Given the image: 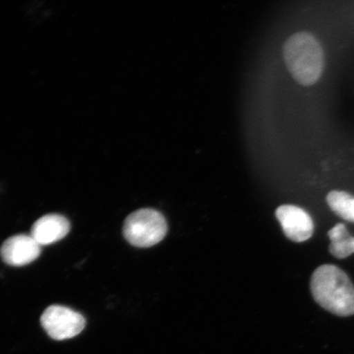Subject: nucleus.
Listing matches in <instances>:
<instances>
[{
    "mask_svg": "<svg viewBox=\"0 0 354 354\" xmlns=\"http://www.w3.org/2000/svg\"><path fill=\"white\" fill-rule=\"evenodd\" d=\"M41 322L44 330L55 340L72 339L86 326L81 313L61 305H52L44 310Z\"/></svg>",
    "mask_w": 354,
    "mask_h": 354,
    "instance_id": "nucleus-4",
    "label": "nucleus"
},
{
    "mask_svg": "<svg viewBox=\"0 0 354 354\" xmlns=\"http://www.w3.org/2000/svg\"><path fill=\"white\" fill-rule=\"evenodd\" d=\"M283 56L288 70L300 85H314L322 77L324 53L312 34L292 35L283 46Z\"/></svg>",
    "mask_w": 354,
    "mask_h": 354,
    "instance_id": "nucleus-2",
    "label": "nucleus"
},
{
    "mask_svg": "<svg viewBox=\"0 0 354 354\" xmlns=\"http://www.w3.org/2000/svg\"><path fill=\"white\" fill-rule=\"evenodd\" d=\"M167 232L165 216L151 209L137 210L124 221V237L131 245L138 248L157 245L165 237Z\"/></svg>",
    "mask_w": 354,
    "mask_h": 354,
    "instance_id": "nucleus-3",
    "label": "nucleus"
},
{
    "mask_svg": "<svg viewBox=\"0 0 354 354\" xmlns=\"http://www.w3.org/2000/svg\"><path fill=\"white\" fill-rule=\"evenodd\" d=\"M70 223L59 214H48L38 219L32 228V236L39 245H48L64 239L70 231Z\"/></svg>",
    "mask_w": 354,
    "mask_h": 354,
    "instance_id": "nucleus-7",
    "label": "nucleus"
},
{
    "mask_svg": "<svg viewBox=\"0 0 354 354\" xmlns=\"http://www.w3.org/2000/svg\"><path fill=\"white\" fill-rule=\"evenodd\" d=\"M311 291L313 299L327 311L339 317L354 315V286L336 266L325 264L314 271Z\"/></svg>",
    "mask_w": 354,
    "mask_h": 354,
    "instance_id": "nucleus-1",
    "label": "nucleus"
},
{
    "mask_svg": "<svg viewBox=\"0 0 354 354\" xmlns=\"http://www.w3.org/2000/svg\"><path fill=\"white\" fill-rule=\"evenodd\" d=\"M276 216L287 238L295 242H304L311 238L314 224L306 211L294 205L279 207Z\"/></svg>",
    "mask_w": 354,
    "mask_h": 354,
    "instance_id": "nucleus-5",
    "label": "nucleus"
},
{
    "mask_svg": "<svg viewBox=\"0 0 354 354\" xmlns=\"http://www.w3.org/2000/svg\"><path fill=\"white\" fill-rule=\"evenodd\" d=\"M41 247L30 234H17L3 242L0 256L6 264L22 267L39 258Z\"/></svg>",
    "mask_w": 354,
    "mask_h": 354,
    "instance_id": "nucleus-6",
    "label": "nucleus"
},
{
    "mask_svg": "<svg viewBox=\"0 0 354 354\" xmlns=\"http://www.w3.org/2000/svg\"><path fill=\"white\" fill-rule=\"evenodd\" d=\"M330 254L336 259H344L354 253V237L342 223L335 225L328 232Z\"/></svg>",
    "mask_w": 354,
    "mask_h": 354,
    "instance_id": "nucleus-8",
    "label": "nucleus"
},
{
    "mask_svg": "<svg viewBox=\"0 0 354 354\" xmlns=\"http://www.w3.org/2000/svg\"><path fill=\"white\" fill-rule=\"evenodd\" d=\"M331 210L345 221L354 223V197L344 192H331L326 198Z\"/></svg>",
    "mask_w": 354,
    "mask_h": 354,
    "instance_id": "nucleus-9",
    "label": "nucleus"
}]
</instances>
